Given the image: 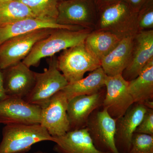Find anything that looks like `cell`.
I'll return each instance as SVG.
<instances>
[{"label": "cell", "instance_id": "25", "mask_svg": "<svg viewBox=\"0 0 153 153\" xmlns=\"http://www.w3.org/2000/svg\"><path fill=\"white\" fill-rule=\"evenodd\" d=\"M137 28L138 32L153 30V1L149 0L137 13Z\"/></svg>", "mask_w": 153, "mask_h": 153}, {"label": "cell", "instance_id": "17", "mask_svg": "<svg viewBox=\"0 0 153 153\" xmlns=\"http://www.w3.org/2000/svg\"><path fill=\"white\" fill-rule=\"evenodd\" d=\"M53 137L55 144L53 150L56 153H106L95 148L85 127Z\"/></svg>", "mask_w": 153, "mask_h": 153}, {"label": "cell", "instance_id": "11", "mask_svg": "<svg viewBox=\"0 0 153 153\" xmlns=\"http://www.w3.org/2000/svg\"><path fill=\"white\" fill-rule=\"evenodd\" d=\"M128 82L122 74L106 76L105 86V96L102 106L106 108L113 118L117 120L122 117L134 102L128 90Z\"/></svg>", "mask_w": 153, "mask_h": 153}, {"label": "cell", "instance_id": "32", "mask_svg": "<svg viewBox=\"0 0 153 153\" xmlns=\"http://www.w3.org/2000/svg\"><path fill=\"white\" fill-rule=\"evenodd\" d=\"M0 46H1V45H0Z\"/></svg>", "mask_w": 153, "mask_h": 153}, {"label": "cell", "instance_id": "13", "mask_svg": "<svg viewBox=\"0 0 153 153\" xmlns=\"http://www.w3.org/2000/svg\"><path fill=\"white\" fill-rule=\"evenodd\" d=\"M153 58V30L138 32L133 37L129 62L122 75L130 81L136 78Z\"/></svg>", "mask_w": 153, "mask_h": 153}, {"label": "cell", "instance_id": "27", "mask_svg": "<svg viewBox=\"0 0 153 153\" xmlns=\"http://www.w3.org/2000/svg\"><path fill=\"white\" fill-rule=\"evenodd\" d=\"M132 10L137 13L143 6L149 0H125Z\"/></svg>", "mask_w": 153, "mask_h": 153}, {"label": "cell", "instance_id": "21", "mask_svg": "<svg viewBox=\"0 0 153 153\" xmlns=\"http://www.w3.org/2000/svg\"><path fill=\"white\" fill-rule=\"evenodd\" d=\"M122 38L104 30L91 31L84 44L86 49L96 58L101 61L119 43Z\"/></svg>", "mask_w": 153, "mask_h": 153}, {"label": "cell", "instance_id": "19", "mask_svg": "<svg viewBox=\"0 0 153 153\" xmlns=\"http://www.w3.org/2000/svg\"><path fill=\"white\" fill-rule=\"evenodd\" d=\"M134 36L122 38L114 49L101 60V67L107 76L122 74L126 68L130 59Z\"/></svg>", "mask_w": 153, "mask_h": 153}, {"label": "cell", "instance_id": "18", "mask_svg": "<svg viewBox=\"0 0 153 153\" xmlns=\"http://www.w3.org/2000/svg\"><path fill=\"white\" fill-rule=\"evenodd\" d=\"M128 82V91L134 103L153 109V58L146 64L136 78Z\"/></svg>", "mask_w": 153, "mask_h": 153}, {"label": "cell", "instance_id": "6", "mask_svg": "<svg viewBox=\"0 0 153 153\" xmlns=\"http://www.w3.org/2000/svg\"><path fill=\"white\" fill-rule=\"evenodd\" d=\"M99 12L94 0H63L58 6L56 23L95 30Z\"/></svg>", "mask_w": 153, "mask_h": 153}, {"label": "cell", "instance_id": "12", "mask_svg": "<svg viewBox=\"0 0 153 153\" xmlns=\"http://www.w3.org/2000/svg\"><path fill=\"white\" fill-rule=\"evenodd\" d=\"M1 70L7 95L25 99L35 85L36 72L22 61Z\"/></svg>", "mask_w": 153, "mask_h": 153}, {"label": "cell", "instance_id": "31", "mask_svg": "<svg viewBox=\"0 0 153 153\" xmlns=\"http://www.w3.org/2000/svg\"><path fill=\"white\" fill-rule=\"evenodd\" d=\"M34 153H49L48 152H43V151H38L37 152H35Z\"/></svg>", "mask_w": 153, "mask_h": 153}, {"label": "cell", "instance_id": "8", "mask_svg": "<svg viewBox=\"0 0 153 153\" xmlns=\"http://www.w3.org/2000/svg\"><path fill=\"white\" fill-rule=\"evenodd\" d=\"M100 108L91 114L85 128L98 151L106 153H119L114 140L117 120L111 117L106 108L102 107L100 109Z\"/></svg>", "mask_w": 153, "mask_h": 153}, {"label": "cell", "instance_id": "29", "mask_svg": "<svg viewBox=\"0 0 153 153\" xmlns=\"http://www.w3.org/2000/svg\"><path fill=\"white\" fill-rule=\"evenodd\" d=\"M7 97L4 88L2 71L0 69V101H2Z\"/></svg>", "mask_w": 153, "mask_h": 153}, {"label": "cell", "instance_id": "10", "mask_svg": "<svg viewBox=\"0 0 153 153\" xmlns=\"http://www.w3.org/2000/svg\"><path fill=\"white\" fill-rule=\"evenodd\" d=\"M68 101L61 90L54 94L47 106L41 109L40 125L52 137L62 136L70 131L67 113Z\"/></svg>", "mask_w": 153, "mask_h": 153}, {"label": "cell", "instance_id": "24", "mask_svg": "<svg viewBox=\"0 0 153 153\" xmlns=\"http://www.w3.org/2000/svg\"><path fill=\"white\" fill-rule=\"evenodd\" d=\"M128 153H153V136L134 133Z\"/></svg>", "mask_w": 153, "mask_h": 153}, {"label": "cell", "instance_id": "20", "mask_svg": "<svg viewBox=\"0 0 153 153\" xmlns=\"http://www.w3.org/2000/svg\"><path fill=\"white\" fill-rule=\"evenodd\" d=\"M106 75L101 67L91 71L85 78L68 83L62 91L68 101L76 96L91 95L98 93L105 86Z\"/></svg>", "mask_w": 153, "mask_h": 153}, {"label": "cell", "instance_id": "4", "mask_svg": "<svg viewBox=\"0 0 153 153\" xmlns=\"http://www.w3.org/2000/svg\"><path fill=\"white\" fill-rule=\"evenodd\" d=\"M48 67L42 73H36V82L32 91L25 99L26 101L41 107L47 106L54 94L62 90L68 82L58 69L57 57H50Z\"/></svg>", "mask_w": 153, "mask_h": 153}, {"label": "cell", "instance_id": "15", "mask_svg": "<svg viewBox=\"0 0 153 153\" xmlns=\"http://www.w3.org/2000/svg\"><path fill=\"white\" fill-rule=\"evenodd\" d=\"M148 108L144 105L134 103L122 117L117 120L114 140L119 153H128L133 135Z\"/></svg>", "mask_w": 153, "mask_h": 153}, {"label": "cell", "instance_id": "5", "mask_svg": "<svg viewBox=\"0 0 153 153\" xmlns=\"http://www.w3.org/2000/svg\"><path fill=\"white\" fill-rule=\"evenodd\" d=\"M57 60L58 69L68 83L79 80L86 72L101 67L100 61L88 52L84 43L63 50Z\"/></svg>", "mask_w": 153, "mask_h": 153}, {"label": "cell", "instance_id": "22", "mask_svg": "<svg viewBox=\"0 0 153 153\" xmlns=\"http://www.w3.org/2000/svg\"><path fill=\"white\" fill-rule=\"evenodd\" d=\"M35 17H36L27 6L17 0L0 4V27Z\"/></svg>", "mask_w": 153, "mask_h": 153}, {"label": "cell", "instance_id": "30", "mask_svg": "<svg viewBox=\"0 0 153 153\" xmlns=\"http://www.w3.org/2000/svg\"><path fill=\"white\" fill-rule=\"evenodd\" d=\"M12 1H15V0H0V4Z\"/></svg>", "mask_w": 153, "mask_h": 153}, {"label": "cell", "instance_id": "23", "mask_svg": "<svg viewBox=\"0 0 153 153\" xmlns=\"http://www.w3.org/2000/svg\"><path fill=\"white\" fill-rule=\"evenodd\" d=\"M30 9L36 17L56 21L58 6L63 0H17Z\"/></svg>", "mask_w": 153, "mask_h": 153}, {"label": "cell", "instance_id": "2", "mask_svg": "<svg viewBox=\"0 0 153 153\" xmlns=\"http://www.w3.org/2000/svg\"><path fill=\"white\" fill-rule=\"evenodd\" d=\"M54 138L40 124L7 125L3 128L0 153H26L33 145Z\"/></svg>", "mask_w": 153, "mask_h": 153}, {"label": "cell", "instance_id": "3", "mask_svg": "<svg viewBox=\"0 0 153 153\" xmlns=\"http://www.w3.org/2000/svg\"><path fill=\"white\" fill-rule=\"evenodd\" d=\"M137 13L123 0L99 12L95 30L108 31L121 38L134 36L137 33Z\"/></svg>", "mask_w": 153, "mask_h": 153}, {"label": "cell", "instance_id": "14", "mask_svg": "<svg viewBox=\"0 0 153 153\" xmlns=\"http://www.w3.org/2000/svg\"><path fill=\"white\" fill-rule=\"evenodd\" d=\"M105 91L91 95L78 96L68 101L67 115L70 131L85 127L88 117L95 110L102 106Z\"/></svg>", "mask_w": 153, "mask_h": 153}, {"label": "cell", "instance_id": "26", "mask_svg": "<svg viewBox=\"0 0 153 153\" xmlns=\"http://www.w3.org/2000/svg\"><path fill=\"white\" fill-rule=\"evenodd\" d=\"M134 133L153 136V109L148 108Z\"/></svg>", "mask_w": 153, "mask_h": 153}, {"label": "cell", "instance_id": "1", "mask_svg": "<svg viewBox=\"0 0 153 153\" xmlns=\"http://www.w3.org/2000/svg\"><path fill=\"white\" fill-rule=\"evenodd\" d=\"M91 31L55 29L48 37L38 42L22 61L30 68L38 66L43 58L52 57L60 51L84 43Z\"/></svg>", "mask_w": 153, "mask_h": 153}, {"label": "cell", "instance_id": "16", "mask_svg": "<svg viewBox=\"0 0 153 153\" xmlns=\"http://www.w3.org/2000/svg\"><path fill=\"white\" fill-rule=\"evenodd\" d=\"M66 29L71 30H87L78 26L59 25L55 20L29 18L4 27H0V45L15 36L41 29Z\"/></svg>", "mask_w": 153, "mask_h": 153}, {"label": "cell", "instance_id": "7", "mask_svg": "<svg viewBox=\"0 0 153 153\" xmlns=\"http://www.w3.org/2000/svg\"><path fill=\"white\" fill-rule=\"evenodd\" d=\"M55 29H41L15 36L0 46V69L4 70L22 61L38 42Z\"/></svg>", "mask_w": 153, "mask_h": 153}, {"label": "cell", "instance_id": "28", "mask_svg": "<svg viewBox=\"0 0 153 153\" xmlns=\"http://www.w3.org/2000/svg\"><path fill=\"white\" fill-rule=\"evenodd\" d=\"M98 12L123 0H94Z\"/></svg>", "mask_w": 153, "mask_h": 153}, {"label": "cell", "instance_id": "9", "mask_svg": "<svg viewBox=\"0 0 153 153\" xmlns=\"http://www.w3.org/2000/svg\"><path fill=\"white\" fill-rule=\"evenodd\" d=\"M41 109L24 99L8 97L0 101V124H40Z\"/></svg>", "mask_w": 153, "mask_h": 153}]
</instances>
